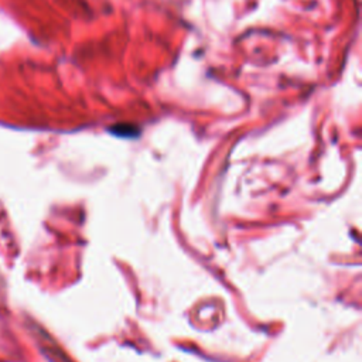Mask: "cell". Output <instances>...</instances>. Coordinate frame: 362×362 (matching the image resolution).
Listing matches in <instances>:
<instances>
[]
</instances>
